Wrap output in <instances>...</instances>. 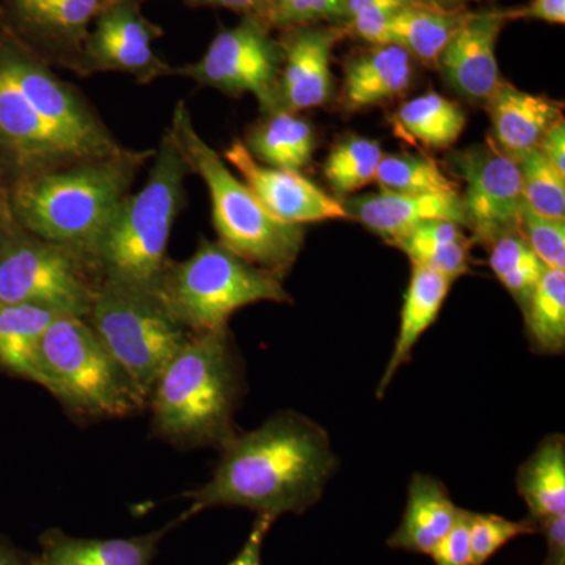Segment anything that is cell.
Listing matches in <instances>:
<instances>
[{"label":"cell","instance_id":"obj_1","mask_svg":"<svg viewBox=\"0 0 565 565\" xmlns=\"http://www.w3.org/2000/svg\"><path fill=\"white\" fill-rule=\"evenodd\" d=\"M121 150L87 99L0 24V152L18 178Z\"/></svg>","mask_w":565,"mask_h":565},{"label":"cell","instance_id":"obj_2","mask_svg":"<svg viewBox=\"0 0 565 565\" xmlns=\"http://www.w3.org/2000/svg\"><path fill=\"white\" fill-rule=\"evenodd\" d=\"M210 481L184 493L182 519L211 508H244L258 515H300L322 498L337 468L329 434L296 412H281L221 448Z\"/></svg>","mask_w":565,"mask_h":565},{"label":"cell","instance_id":"obj_3","mask_svg":"<svg viewBox=\"0 0 565 565\" xmlns=\"http://www.w3.org/2000/svg\"><path fill=\"white\" fill-rule=\"evenodd\" d=\"M154 152L125 148L107 158L17 178L7 199L11 217L29 233L92 263L111 215Z\"/></svg>","mask_w":565,"mask_h":565},{"label":"cell","instance_id":"obj_4","mask_svg":"<svg viewBox=\"0 0 565 565\" xmlns=\"http://www.w3.org/2000/svg\"><path fill=\"white\" fill-rule=\"evenodd\" d=\"M241 390L243 374L230 330L191 333L148 399L152 433L178 448L221 449L237 433Z\"/></svg>","mask_w":565,"mask_h":565},{"label":"cell","instance_id":"obj_5","mask_svg":"<svg viewBox=\"0 0 565 565\" xmlns=\"http://www.w3.org/2000/svg\"><path fill=\"white\" fill-rule=\"evenodd\" d=\"M189 173L188 162L167 128L143 188L122 200L93 250L92 264L102 280L158 294Z\"/></svg>","mask_w":565,"mask_h":565},{"label":"cell","instance_id":"obj_6","mask_svg":"<svg viewBox=\"0 0 565 565\" xmlns=\"http://www.w3.org/2000/svg\"><path fill=\"white\" fill-rule=\"evenodd\" d=\"M169 131L191 173L199 174L206 184L217 243L282 280L302 252L305 226L278 221L263 206L196 131L185 103L178 102L174 107Z\"/></svg>","mask_w":565,"mask_h":565},{"label":"cell","instance_id":"obj_7","mask_svg":"<svg viewBox=\"0 0 565 565\" xmlns=\"http://www.w3.org/2000/svg\"><path fill=\"white\" fill-rule=\"evenodd\" d=\"M158 297L191 333L228 329L230 318L248 305L292 300L280 278L217 241H202L191 258L167 263Z\"/></svg>","mask_w":565,"mask_h":565},{"label":"cell","instance_id":"obj_8","mask_svg":"<svg viewBox=\"0 0 565 565\" xmlns=\"http://www.w3.org/2000/svg\"><path fill=\"white\" fill-rule=\"evenodd\" d=\"M41 386L79 418H121L147 405L87 319L61 315L40 344Z\"/></svg>","mask_w":565,"mask_h":565},{"label":"cell","instance_id":"obj_9","mask_svg":"<svg viewBox=\"0 0 565 565\" xmlns=\"http://www.w3.org/2000/svg\"><path fill=\"white\" fill-rule=\"evenodd\" d=\"M99 282L88 259L22 228L7 203L0 212V303L87 319Z\"/></svg>","mask_w":565,"mask_h":565},{"label":"cell","instance_id":"obj_10","mask_svg":"<svg viewBox=\"0 0 565 565\" xmlns=\"http://www.w3.org/2000/svg\"><path fill=\"white\" fill-rule=\"evenodd\" d=\"M87 322L147 404L159 377L191 337L158 294L104 280Z\"/></svg>","mask_w":565,"mask_h":565},{"label":"cell","instance_id":"obj_11","mask_svg":"<svg viewBox=\"0 0 565 565\" xmlns=\"http://www.w3.org/2000/svg\"><path fill=\"white\" fill-rule=\"evenodd\" d=\"M273 32L262 20L243 18L234 28L218 31L200 61L173 68V74L225 95L248 93L270 114L278 110L282 63L280 41Z\"/></svg>","mask_w":565,"mask_h":565},{"label":"cell","instance_id":"obj_12","mask_svg":"<svg viewBox=\"0 0 565 565\" xmlns=\"http://www.w3.org/2000/svg\"><path fill=\"white\" fill-rule=\"evenodd\" d=\"M449 163L463 182L460 199L473 243L489 247L501 236L519 232L526 203L514 159L486 143L452 152Z\"/></svg>","mask_w":565,"mask_h":565},{"label":"cell","instance_id":"obj_13","mask_svg":"<svg viewBox=\"0 0 565 565\" xmlns=\"http://www.w3.org/2000/svg\"><path fill=\"white\" fill-rule=\"evenodd\" d=\"M162 35L141 11V0H114L93 21L71 65L82 74L122 73L150 84L173 74L152 47Z\"/></svg>","mask_w":565,"mask_h":565},{"label":"cell","instance_id":"obj_14","mask_svg":"<svg viewBox=\"0 0 565 565\" xmlns=\"http://www.w3.org/2000/svg\"><path fill=\"white\" fill-rule=\"evenodd\" d=\"M223 159L278 221L305 226L349 218L343 202L323 192L300 172L274 169L256 161L243 140H234L223 152Z\"/></svg>","mask_w":565,"mask_h":565},{"label":"cell","instance_id":"obj_15","mask_svg":"<svg viewBox=\"0 0 565 565\" xmlns=\"http://www.w3.org/2000/svg\"><path fill=\"white\" fill-rule=\"evenodd\" d=\"M281 33L278 109L296 114L326 106L333 93V50L348 35L345 29L338 24H316Z\"/></svg>","mask_w":565,"mask_h":565},{"label":"cell","instance_id":"obj_16","mask_svg":"<svg viewBox=\"0 0 565 565\" xmlns=\"http://www.w3.org/2000/svg\"><path fill=\"white\" fill-rule=\"evenodd\" d=\"M508 24L504 9L471 10L446 44L437 68L463 98L486 104L504 81L498 65L497 44Z\"/></svg>","mask_w":565,"mask_h":565},{"label":"cell","instance_id":"obj_17","mask_svg":"<svg viewBox=\"0 0 565 565\" xmlns=\"http://www.w3.org/2000/svg\"><path fill=\"white\" fill-rule=\"evenodd\" d=\"M349 218L362 223L390 245L426 221H451L467 228L460 192L401 193L384 191L343 202Z\"/></svg>","mask_w":565,"mask_h":565},{"label":"cell","instance_id":"obj_18","mask_svg":"<svg viewBox=\"0 0 565 565\" xmlns=\"http://www.w3.org/2000/svg\"><path fill=\"white\" fill-rule=\"evenodd\" d=\"M114 0H9L14 20L24 35L41 46L76 58L93 21Z\"/></svg>","mask_w":565,"mask_h":565},{"label":"cell","instance_id":"obj_19","mask_svg":"<svg viewBox=\"0 0 565 565\" xmlns=\"http://www.w3.org/2000/svg\"><path fill=\"white\" fill-rule=\"evenodd\" d=\"M486 107L492 122V143L511 159L535 150L545 132L563 118V107L553 99L519 90L505 81L487 99Z\"/></svg>","mask_w":565,"mask_h":565},{"label":"cell","instance_id":"obj_20","mask_svg":"<svg viewBox=\"0 0 565 565\" xmlns=\"http://www.w3.org/2000/svg\"><path fill=\"white\" fill-rule=\"evenodd\" d=\"M414 81V58L394 44H370L345 62L341 104L356 111L404 95Z\"/></svg>","mask_w":565,"mask_h":565},{"label":"cell","instance_id":"obj_21","mask_svg":"<svg viewBox=\"0 0 565 565\" xmlns=\"http://www.w3.org/2000/svg\"><path fill=\"white\" fill-rule=\"evenodd\" d=\"M177 523L120 539L74 537L61 530H47L40 537L36 565H151L162 539Z\"/></svg>","mask_w":565,"mask_h":565},{"label":"cell","instance_id":"obj_22","mask_svg":"<svg viewBox=\"0 0 565 565\" xmlns=\"http://www.w3.org/2000/svg\"><path fill=\"white\" fill-rule=\"evenodd\" d=\"M459 514L460 508L438 479L414 475L408 484L403 520L386 545L429 556L434 546L455 526Z\"/></svg>","mask_w":565,"mask_h":565},{"label":"cell","instance_id":"obj_23","mask_svg":"<svg viewBox=\"0 0 565 565\" xmlns=\"http://www.w3.org/2000/svg\"><path fill=\"white\" fill-rule=\"evenodd\" d=\"M452 282L455 281L445 275L412 264L411 281L405 291L403 311H401L399 330L394 341L392 356L379 382L377 397H384L394 375L405 363L411 362L416 343L437 321L446 297L451 291Z\"/></svg>","mask_w":565,"mask_h":565},{"label":"cell","instance_id":"obj_24","mask_svg":"<svg viewBox=\"0 0 565 565\" xmlns=\"http://www.w3.org/2000/svg\"><path fill=\"white\" fill-rule=\"evenodd\" d=\"M516 490L526 503L527 520L535 527L565 515V438L553 434L520 465Z\"/></svg>","mask_w":565,"mask_h":565},{"label":"cell","instance_id":"obj_25","mask_svg":"<svg viewBox=\"0 0 565 565\" xmlns=\"http://www.w3.org/2000/svg\"><path fill=\"white\" fill-rule=\"evenodd\" d=\"M471 10H445L427 0L416 2L397 13L386 28L382 44H394L414 61L437 68L438 58L448 41L470 17Z\"/></svg>","mask_w":565,"mask_h":565},{"label":"cell","instance_id":"obj_26","mask_svg":"<svg viewBox=\"0 0 565 565\" xmlns=\"http://www.w3.org/2000/svg\"><path fill=\"white\" fill-rule=\"evenodd\" d=\"M57 316L35 305L0 303V370L41 385V338Z\"/></svg>","mask_w":565,"mask_h":565},{"label":"cell","instance_id":"obj_27","mask_svg":"<svg viewBox=\"0 0 565 565\" xmlns=\"http://www.w3.org/2000/svg\"><path fill=\"white\" fill-rule=\"evenodd\" d=\"M253 158L274 169L300 172L313 156L316 139L310 122L288 110H274L244 141Z\"/></svg>","mask_w":565,"mask_h":565},{"label":"cell","instance_id":"obj_28","mask_svg":"<svg viewBox=\"0 0 565 565\" xmlns=\"http://www.w3.org/2000/svg\"><path fill=\"white\" fill-rule=\"evenodd\" d=\"M473 239L459 223L426 221L392 244L407 255L412 264L426 267L451 278L470 274V252Z\"/></svg>","mask_w":565,"mask_h":565},{"label":"cell","instance_id":"obj_29","mask_svg":"<svg viewBox=\"0 0 565 565\" xmlns=\"http://www.w3.org/2000/svg\"><path fill=\"white\" fill-rule=\"evenodd\" d=\"M394 129L433 150H446L462 136L467 115L459 104L437 92L405 102L393 115Z\"/></svg>","mask_w":565,"mask_h":565},{"label":"cell","instance_id":"obj_30","mask_svg":"<svg viewBox=\"0 0 565 565\" xmlns=\"http://www.w3.org/2000/svg\"><path fill=\"white\" fill-rule=\"evenodd\" d=\"M533 351L559 355L565 349V273L546 267L522 311Z\"/></svg>","mask_w":565,"mask_h":565},{"label":"cell","instance_id":"obj_31","mask_svg":"<svg viewBox=\"0 0 565 565\" xmlns=\"http://www.w3.org/2000/svg\"><path fill=\"white\" fill-rule=\"evenodd\" d=\"M489 266L522 311L546 269L519 232L505 234L489 245Z\"/></svg>","mask_w":565,"mask_h":565},{"label":"cell","instance_id":"obj_32","mask_svg":"<svg viewBox=\"0 0 565 565\" xmlns=\"http://www.w3.org/2000/svg\"><path fill=\"white\" fill-rule=\"evenodd\" d=\"M384 150L377 140L352 136L338 141L323 162V177L338 196H349L375 180Z\"/></svg>","mask_w":565,"mask_h":565},{"label":"cell","instance_id":"obj_33","mask_svg":"<svg viewBox=\"0 0 565 565\" xmlns=\"http://www.w3.org/2000/svg\"><path fill=\"white\" fill-rule=\"evenodd\" d=\"M375 182L384 191L401 193L460 192L457 182L440 169L434 159L423 154H384L379 163Z\"/></svg>","mask_w":565,"mask_h":565},{"label":"cell","instance_id":"obj_34","mask_svg":"<svg viewBox=\"0 0 565 565\" xmlns=\"http://www.w3.org/2000/svg\"><path fill=\"white\" fill-rule=\"evenodd\" d=\"M522 178L523 199L546 217L565 218V177L535 148L514 159Z\"/></svg>","mask_w":565,"mask_h":565},{"label":"cell","instance_id":"obj_35","mask_svg":"<svg viewBox=\"0 0 565 565\" xmlns=\"http://www.w3.org/2000/svg\"><path fill=\"white\" fill-rule=\"evenodd\" d=\"M539 533L537 527L530 520L505 519L497 514H475L470 512L471 565H486L509 542L515 541L522 535Z\"/></svg>","mask_w":565,"mask_h":565},{"label":"cell","instance_id":"obj_36","mask_svg":"<svg viewBox=\"0 0 565 565\" xmlns=\"http://www.w3.org/2000/svg\"><path fill=\"white\" fill-rule=\"evenodd\" d=\"M422 0H348L343 28L367 44H382L386 28L397 13Z\"/></svg>","mask_w":565,"mask_h":565},{"label":"cell","instance_id":"obj_37","mask_svg":"<svg viewBox=\"0 0 565 565\" xmlns=\"http://www.w3.org/2000/svg\"><path fill=\"white\" fill-rule=\"evenodd\" d=\"M519 233L545 267L565 270V218L546 217L525 204Z\"/></svg>","mask_w":565,"mask_h":565},{"label":"cell","instance_id":"obj_38","mask_svg":"<svg viewBox=\"0 0 565 565\" xmlns=\"http://www.w3.org/2000/svg\"><path fill=\"white\" fill-rule=\"evenodd\" d=\"M348 0H273L269 25L273 31L303 25H343Z\"/></svg>","mask_w":565,"mask_h":565},{"label":"cell","instance_id":"obj_39","mask_svg":"<svg viewBox=\"0 0 565 565\" xmlns=\"http://www.w3.org/2000/svg\"><path fill=\"white\" fill-rule=\"evenodd\" d=\"M468 525H470V511L460 509L455 526L429 553L435 565H471Z\"/></svg>","mask_w":565,"mask_h":565},{"label":"cell","instance_id":"obj_40","mask_svg":"<svg viewBox=\"0 0 565 565\" xmlns=\"http://www.w3.org/2000/svg\"><path fill=\"white\" fill-rule=\"evenodd\" d=\"M508 21H542L565 24V0H530L526 6L504 9Z\"/></svg>","mask_w":565,"mask_h":565},{"label":"cell","instance_id":"obj_41","mask_svg":"<svg viewBox=\"0 0 565 565\" xmlns=\"http://www.w3.org/2000/svg\"><path fill=\"white\" fill-rule=\"evenodd\" d=\"M192 9H223L269 24L273 0H184ZM273 29V28H270Z\"/></svg>","mask_w":565,"mask_h":565},{"label":"cell","instance_id":"obj_42","mask_svg":"<svg viewBox=\"0 0 565 565\" xmlns=\"http://www.w3.org/2000/svg\"><path fill=\"white\" fill-rule=\"evenodd\" d=\"M275 520L273 516L258 515L253 523L250 534L237 556L228 565H263V545Z\"/></svg>","mask_w":565,"mask_h":565},{"label":"cell","instance_id":"obj_43","mask_svg":"<svg viewBox=\"0 0 565 565\" xmlns=\"http://www.w3.org/2000/svg\"><path fill=\"white\" fill-rule=\"evenodd\" d=\"M545 535L546 555L542 565H565V515L556 516L539 526Z\"/></svg>","mask_w":565,"mask_h":565},{"label":"cell","instance_id":"obj_44","mask_svg":"<svg viewBox=\"0 0 565 565\" xmlns=\"http://www.w3.org/2000/svg\"><path fill=\"white\" fill-rule=\"evenodd\" d=\"M537 150L545 156L546 161L552 163L553 167L565 177V122L564 117L559 118L545 132L539 143Z\"/></svg>","mask_w":565,"mask_h":565},{"label":"cell","instance_id":"obj_45","mask_svg":"<svg viewBox=\"0 0 565 565\" xmlns=\"http://www.w3.org/2000/svg\"><path fill=\"white\" fill-rule=\"evenodd\" d=\"M0 565H36V556L22 552L11 542L0 537Z\"/></svg>","mask_w":565,"mask_h":565},{"label":"cell","instance_id":"obj_46","mask_svg":"<svg viewBox=\"0 0 565 565\" xmlns=\"http://www.w3.org/2000/svg\"><path fill=\"white\" fill-rule=\"evenodd\" d=\"M430 6L445 10H463L468 9L470 3L489 2V0H427Z\"/></svg>","mask_w":565,"mask_h":565},{"label":"cell","instance_id":"obj_47","mask_svg":"<svg viewBox=\"0 0 565 565\" xmlns=\"http://www.w3.org/2000/svg\"><path fill=\"white\" fill-rule=\"evenodd\" d=\"M7 206L6 193H3L2 188V173H0V212H2L3 207Z\"/></svg>","mask_w":565,"mask_h":565}]
</instances>
